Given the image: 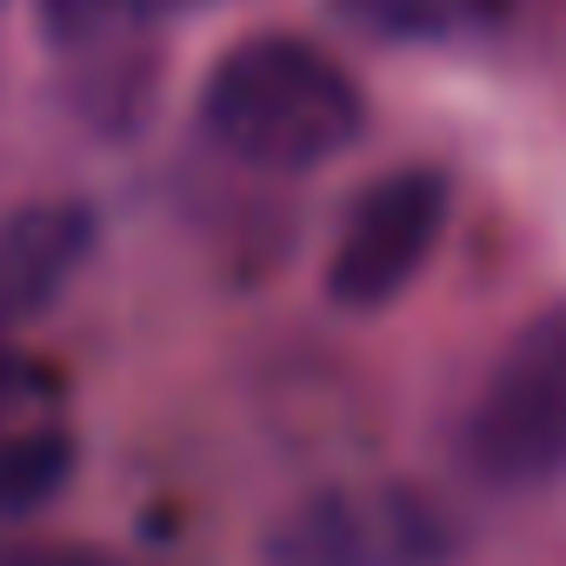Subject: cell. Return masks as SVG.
<instances>
[{"label":"cell","instance_id":"1","mask_svg":"<svg viewBox=\"0 0 566 566\" xmlns=\"http://www.w3.org/2000/svg\"><path fill=\"white\" fill-rule=\"evenodd\" d=\"M207 140L253 174H321L367 134L360 81L301 34H247L200 81Z\"/></svg>","mask_w":566,"mask_h":566},{"label":"cell","instance_id":"2","mask_svg":"<svg viewBox=\"0 0 566 566\" xmlns=\"http://www.w3.org/2000/svg\"><path fill=\"white\" fill-rule=\"evenodd\" d=\"M460 453L473 480L500 493H533L566 480V301L539 307L486 367Z\"/></svg>","mask_w":566,"mask_h":566},{"label":"cell","instance_id":"3","mask_svg":"<svg viewBox=\"0 0 566 566\" xmlns=\"http://www.w3.org/2000/svg\"><path fill=\"white\" fill-rule=\"evenodd\" d=\"M447 513L407 486H321L260 539V566H440Z\"/></svg>","mask_w":566,"mask_h":566},{"label":"cell","instance_id":"4","mask_svg":"<svg viewBox=\"0 0 566 566\" xmlns=\"http://www.w3.org/2000/svg\"><path fill=\"white\" fill-rule=\"evenodd\" d=\"M453 213V180L440 167H394L367 180L334 233L327 253V294L347 314H380L394 307L413 280L427 273L440 233Z\"/></svg>","mask_w":566,"mask_h":566},{"label":"cell","instance_id":"5","mask_svg":"<svg viewBox=\"0 0 566 566\" xmlns=\"http://www.w3.org/2000/svg\"><path fill=\"white\" fill-rule=\"evenodd\" d=\"M94 253V213L81 200H28L0 213V347L41 321Z\"/></svg>","mask_w":566,"mask_h":566},{"label":"cell","instance_id":"6","mask_svg":"<svg viewBox=\"0 0 566 566\" xmlns=\"http://www.w3.org/2000/svg\"><path fill=\"white\" fill-rule=\"evenodd\" d=\"M67 480H74V440L61 427L34 420V427L0 440V520L41 513Z\"/></svg>","mask_w":566,"mask_h":566},{"label":"cell","instance_id":"7","mask_svg":"<svg viewBox=\"0 0 566 566\" xmlns=\"http://www.w3.org/2000/svg\"><path fill=\"white\" fill-rule=\"evenodd\" d=\"M41 8V34L67 54L81 48H101V41H120L147 21H160L174 0H34Z\"/></svg>","mask_w":566,"mask_h":566},{"label":"cell","instance_id":"8","mask_svg":"<svg viewBox=\"0 0 566 566\" xmlns=\"http://www.w3.org/2000/svg\"><path fill=\"white\" fill-rule=\"evenodd\" d=\"M506 8V0H347V14H360L380 34H460L480 28Z\"/></svg>","mask_w":566,"mask_h":566},{"label":"cell","instance_id":"9","mask_svg":"<svg viewBox=\"0 0 566 566\" xmlns=\"http://www.w3.org/2000/svg\"><path fill=\"white\" fill-rule=\"evenodd\" d=\"M41 394H48L41 367H34V360H21V354H8V347H0V440H8V433H21V427H34V420H41Z\"/></svg>","mask_w":566,"mask_h":566},{"label":"cell","instance_id":"10","mask_svg":"<svg viewBox=\"0 0 566 566\" xmlns=\"http://www.w3.org/2000/svg\"><path fill=\"white\" fill-rule=\"evenodd\" d=\"M0 566H120V559L87 553V546H54V539H21V533H0Z\"/></svg>","mask_w":566,"mask_h":566}]
</instances>
